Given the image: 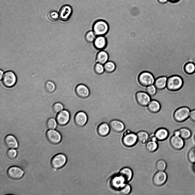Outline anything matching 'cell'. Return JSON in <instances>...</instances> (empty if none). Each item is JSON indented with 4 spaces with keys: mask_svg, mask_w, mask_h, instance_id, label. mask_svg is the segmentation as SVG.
I'll list each match as a JSON object with an SVG mask.
<instances>
[{
    "mask_svg": "<svg viewBox=\"0 0 195 195\" xmlns=\"http://www.w3.org/2000/svg\"><path fill=\"white\" fill-rule=\"evenodd\" d=\"M46 136L48 140L53 144L58 143L61 139V136L59 133L54 130H48L46 132Z\"/></svg>",
    "mask_w": 195,
    "mask_h": 195,
    "instance_id": "cell-13",
    "label": "cell"
},
{
    "mask_svg": "<svg viewBox=\"0 0 195 195\" xmlns=\"http://www.w3.org/2000/svg\"><path fill=\"white\" fill-rule=\"evenodd\" d=\"M136 98L138 104L143 107L147 106L151 100L150 95L144 92H137L136 95Z\"/></svg>",
    "mask_w": 195,
    "mask_h": 195,
    "instance_id": "cell-9",
    "label": "cell"
},
{
    "mask_svg": "<svg viewBox=\"0 0 195 195\" xmlns=\"http://www.w3.org/2000/svg\"><path fill=\"white\" fill-rule=\"evenodd\" d=\"M109 29L108 23L103 20L96 21L93 24L92 30L97 36H104L108 32Z\"/></svg>",
    "mask_w": 195,
    "mask_h": 195,
    "instance_id": "cell-2",
    "label": "cell"
},
{
    "mask_svg": "<svg viewBox=\"0 0 195 195\" xmlns=\"http://www.w3.org/2000/svg\"><path fill=\"white\" fill-rule=\"evenodd\" d=\"M189 117L192 121L195 122V110L190 111Z\"/></svg>",
    "mask_w": 195,
    "mask_h": 195,
    "instance_id": "cell-43",
    "label": "cell"
},
{
    "mask_svg": "<svg viewBox=\"0 0 195 195\" xmlns=\"http://www.w3.org/2000/svg\"><path fill=\"white\" fill-rule=\"evenodd\" d=\"M5 146L10 149H16L18 146V144L15 138L12 135L7 136L4 139Z\"/></svg>",
    "mask_w": 195,
    "mask_h": 195,
    "instance_id": "cell-16",
    "label": "cell"
},
{
    "mask_svg": "<svg viewBox=\"0 0 195 195\" xmlns=\"http://www.w3.org/2000/svg\"><path fill=\"white\" fill-rule=\"evenodd\" d=\"M180 0H168V1L172 3H175L178 2Z\"/></svg>",
    "mask_w": 195,
    "mask_h": 195,
    "instance_id": "cell-45",
    "label": "cell"
},
{
    "mask_svg": "<svg viewBox=\"0 0 195 195\" xmlns=\"http://www.w3.org/2000/svg\"><path fill=\"white\" fill-rule=\"evenodd\" d=\"M138 81L141 85L147 87L154 85L155 80L152 74L148 72L144 71L139 75Z\"/></svg>",
    "mask_w": 195,
    "mask_h": 195,
    "instance_id": "cell-5",
    "label": "cell"
},
{
    "mask_svg": "<svg viewBox=\"0 0 195 195\" xmlns=\"http://www.w3.org/2000/svg\"><path fill=\"white\" fill-rule=\"evenodd\" d=\"M158 2L161 4H164L166 3L168 0H157Z\"/></svg>",
    "mask_w": 195,
    "mask_h": 195,
    "instance_id": "cell-44",
    "label": "cell"
},
{
    "mask_svg": "<svg viewBox=\"0 0 195 195\" xmlns=\"http://www.w3.org/2000/svg\"><path fill=\"white\" fill-rule=\"evenodd\" d=\"M138 141L144 144L147 142L149 138V134L147 132L142 130L136 133Z\"/></svg>",
    "mask_w": 195,
    "mask_h": 195,
    "instance_id": "cell-28",
    "label": "cell"
},
{
    "mask_svg": "<svg viewBox=\"0 0 195 195\" xmlns=\"http://www.w3.org/2000/svg\"><path fill=\"white\" fill-rule=\"evenodd\" d=\"M194 141L195 142V135H194Z\"/></svg>",
    "mask_w": 195,
    "mask_h": 195,
    "instance_id": "cell-50",
    "label": "cell"
},
{
    "mask_svg": "<svg viewBox=\"0 0 195 195\" xmlns=\"http://www.w3.org/2000/svg\"><path fill=\"white\" fill-rule=\"evenodd\" d=\"M173 134L179 135L184 140L189 138L191 136L192 134L191 131L188 129L182 128L175 130Z\"/></svg>",
    "mask_w": 195,
    "mask_h": 195,
    "instance_id": "cell-22",
    "label": "cell"
},
{
    "mask_svg": "<svg viewBox=\"0 0 195 195\" xmlns=\"http://www.w3.org/2000/svg\"><path fill=\"white\" fill-rule=\"evenodd\" d=\"M194 166H193V167H194V170H195V163H194Z\"/></svg>",
    "mask_w": 195,
    "mask_h": 195,
    "instance_id": "cell-49",
    "label": "cell"
},
{
    "mask_svg": "<svg viewBox=\"0 0 195 195\" xmlns=\"http://www.w3.org/2000/svg\"><path fill=\"white\" fill-rule=\"evenodd\" d=\"M167 79L165 76L160 77L155 80L154 85L157 89H163L166 87Z\"/></svg>",
    "mask_w": 195,
    "mask_h": 195,
    "instance_id": "cell-24",
    "label": "cell"
},
{
    "mask_svg": "<svg viewBox=\"0 0 195 195\" xmlns=\"http://www.w3.org/2000/svg\"><path fill=\"white\" fill-rule=\"evenodd\" d=\"M110 130L109 125L106 123L104 122L99 126L98 128V132L100 136L104 137L108 136Z\"/></svg>",
    "mask_w": 195,
    "mask_h": 195,
    "instance_id": "cell-21",
    "label": "cell"
},
{
    "mask_svg": "<svg viewBox=\"0 0 195 195\" xmlns=\"http://www.w3.org/2000/svg\"><path fill=\"white\" fill-rule=\"evenodd\" d=\"M147 107L150 112L156 113L160 110L161 106L160 104L157 101L151 100L147 105Z\"/></svg>",
    "mask_w": 195,
    "mask_h": 195,
    "instance_id": "cell-26",
    "label": "cell"
},
{
    "mask_svg": "<svg viewBox=\"0 0 195 195\" xmlns=\"http://www.w3.org/2000/svg\"><path fill=\"white\" fill-rule=\"evenodd\" d=\"M156 140L163 141L166 140L169 136L168 130L164 128H160L157 129L154 134Z\"/></svg>",
    "mask_w": 195,
    "mask_h": 195,
    "instance_id": "cell-18",
    "label": "cell"
},
{
    "mask_svg": "<svg viewBox=\"0 0 195 195\" xmlns=\"http://www.w3.org/2000/svg\"><path fill=\"white\" fill-rule=\"evenodd\" d=\"M158 145L156 140H150L147 142L145 145L146 150L150 152H153L157 149Z\"/></svg>",
    "mask_w": 195,
    "mask_h": 195,
    "instance_id": "cell-29",
    "label": "cell"
},
{
    "mask_svg": "<svg viewBox=\"0 0 195 195\" xmlns=\"http://www.w3.org/2000/svg\"><path fill=\"white\" fill-rule=\"evenodd\" d=\"M76 92L77 95L82 97H86L89 95V90L85 85L80 84L77 85L76 88Z\"/></svg>",
    "mask_w": 195,
    "mask_h": 195,
    "instance_id": "cell-19",
    "label": "cell"
},
{
    "mask_svg": "<svg viewBox=\"0 0 195 195\" xmlns=\"http://www.w3.org/2000/svg\"><path fill=\"white\" fill-rule=\"evenodd\" d=\"M70 114L69 111L63 110L60 111L56 117V120L58 124L63 126L66 124L69 121Z\"/></svg>",
    "mask_w": 195,
    "mask_h": 195,
    "instance_id": "cell-12",
    "label": "cell"
},
{
    "mask_svg": "<svg viewBox=\"0 0 195 195\" xmlns=\"http://www.w3.org/2000/svg\"><path fill=\"white\" fill-rule=\"evenodd\" d=\"M0 80H1L2 78L3 77V72L1 71H0Z\"/></svg>",
    "mask_w": 195,
    "mask_h": 195,
    "instance_id": "cell-46",
    "label": "cell"
},
{
    "mask_svg": "<svg viewBox=\"0 0 195 195\" xmlns=\"http://www.w3.org/2000/svg\"><path fill=\"white\" fill-rule=\"evenodd\" d=\"M113 79L114 80V81H115V83L116 82H115V80H114V79ZM116 83H115V84H116V87H117V89L118 91V89H117V85H116ZM118 95H119V94H118ZM119 98H120L119 97ZM119 100H120V98H119ZM120 106H121V104H120ZM120 118H121V116H120Z\"/></svg>",
    "mask_w": 195,
    "mask_h": 195,
    "instance_id": "cell-48",
    "label": "cell"
},
{
    "mask_svg": "<svg viewBox=\"0 0 195 195\" xmlns=\"http://www.w3.org/2000/svg\"><path fill=\"white\" fill-rule=\"evenodd\" d=\"M183 85L182 78L178 75H173L168 78L166 87L171 91H177L181 89Z\"/></svg>",
    "mask_w": 195,
    "mask_h": 195,
    "instance_id": "cell-1",
    "label": "cell"
},
{
    "mask_svg": "<svg viewBox=\"0 0 195 195\" xmlns=\"http://www.w3.org/2000/svg\"><path fill=\"white\" fill-rule=\"evenodd\" d=\"M185 72L188 74H192L195 72V65L192 63H188L184 67Z\"/></svg>",
    "mask_w": 195,
    "mask_h": 195,
    "instance_id": "cell-31",
    "label": "cell"
},
{
    "mask_svg": "<svg viewBox=\"0 0 195 195\" xmlns=\"http://www.w3.org/2000/svg\"><path fill=\"white\" fill-rule=\"evenodd\" d=\"M6 155L8 159L9 160H12L16 157L17 155V152L15 150L10 149L7 151Z\"/></svg>",
    "mask_w": 195,
    "mask_h": 195,
    "instance_id": "cell-42",
    "label": "cell"
},
{
    "mask_svg": "<svg viewBox=\"0 0 195 195\" xmlns=\"http://www.w3.org/2000/svg\"><path fill=\"white\" fill-rule=\"evenodd\" d=\"M67 162L66 156L63 154H59L55 156L51 161L52 168L57 169L63 167Z\"/></svg>",
    "mask_w": 195,
    "mask_h": 195,
    "instance_id": "cell-6",
    "label": "cell"
},
{
    "mask_svg": "<svg viewBox=\"0 0 195 195\" xmlns=\"http://www.w3.org/2000/svg\"><path fill=\"white\" fill-rule=\"evenodd\" d=\"M166 164L163 160H160L156 162L155 166L156 169L158 171H164L166 168Z\"/></svg>",
    "mask_w": 195,
    "mask_h": 195,
    "instance_id": "cell-32",
    "label": "cell"
},
{
    "mask_svg": "<svg viewBox=\"0 0 195 195\" xmlns=\"http://www.w3.org/2000/svg\"><path fill=\"white\" fill-rule=\"evenodd\" d=\"M47 16L49 19L52 21H56L59 17V13L53 10L49 11L48 13Z\"/></svg>",
    "mask_w": 195,
    "mask_h": 195,
    "instance_id": "cell-39",
    "label": "cell"
},
{
    "mask_svg": "<svg viewBox=\"0 0 195 195\" xmlns=\"http://www.w3.org/2000/svg\"><path fill=\"white\" fill-rule=\"evenodd\" d=\"M63 109V105L59 102L55 103L53 106V110L55 113H58Z\"/></svg>",
    "mask_w": 195,
    "mask_h": 195,
    "instance_id": "cell-41",
    "label": "cell"
},
{
    "mask_svg": "<svg viewBox=\"0 0 195 195\" xmlns=\"http://www.w3.org/2000/svg\"><path fill=\"white\" fill-rule=\"evenodd\" d=\"M24 173L23 170L19 167L13 166L7 170V174L8 176L10 178L17 180L21 178Z\"/></svg>",
    "mask_w": 195,
    "mask_h": 195,
    "instance_id": "cell-14",
    "label": "cell"
},
{
    "mask_svg": "<svg viewBox=\"0 0 195 195\" xmlns=\"http://www.w3.org/2000/svg\"><path fill=\"white\" fill-rule=\"evenodd\" d=\"M93 42L95 48L100 50L104 49L107 44L106 39L104 36H97Z\"/></svg>",
    "mask_w": 195,
    "mask_h": 195,
    "instance_id": "cell-15",
    "label": "cell"
},
{
    "mask_svg": "<svg viewBox=\"0 0 195 195\" xmlns=\"http://www.w3.org/2000/svg\"><path fill=\"white\" fill-rule=\"evenodd\" d=\"M47 128L49 129H54L56 127L57 124L56 120L53 118L48 119L46 122Z\"/></svg>",
    "mask_w": 195,
    "mask_h": 195,
    "instance_id": "cell-38",
    "label": "cell"
},
{
    "mask_svg": "<svg viewBox=\"0 0 195 195\" xmlns=\"http://www.w3.org/2000/svg\"><path fill=\"white\" fill-rule=\"evenodd\" d=\"M78 75L80 77H81V82H82V80H81V76H80L79 75V74H78V75ZM63 79H62V80L61 81H60V83H59V86H58V89H59V85H60V83H61V81H62Z\"/></svg>",
    "mask_w": 195,
    "mask_h": 195,
    "instance_id": "cell-47",
    "label": "cell"
},
{
    "mask_svg": "<svg viewBox=\"0 0 195 195\" xmlns=\"http://www.w3.org/2000/svg\"><path fill=\"white\" fill-rule=\"evenodd\" d=\"M113 179L114 186L119 189L126 182L124 177L119 174L118 175L115 176Z\"/></svg>",
    "mask_w": 195,
    "mask_h": 195,
    "instance_id": "cell-27",
    "label": "cell"
},
{
    "mask_svg": "<svg viewBox=\"0 0 195 195\" xmlns=\"http://www.w3.org/2000/svg\"><path fill=\"white\" fill-rule=\"evenodd\" d=\"M72 13V9L70 6L67 5H63L59 10V17L62 21H67L71 17Z\"/></svg>",
    "mask_w": 195,
    "mask_h": 195,
    "instance_id": "cell-10",
    "label": "cell"
},
{
    "mask_svg": "<svg viewBox=\"0 0 195 195\" xmlns=\"http://www.w3.org/2000/svg\"><path fill=\"white\" fill-rule=\"evenodd\" d=\"M120 192L124 195H127L131 192V188L130 186L128 184L125 183L119 189Z\"/></svg>",
    "mask_w": 195,
    "mask_h": 195,
    "instance_id": "cell-34",
    "label": "cell"
},
{
    "mask_svg": "<svg viewBox=\"0 0 195 195\" xmlns=\"http://www.w3.org/2000/svg\"><path fill=\"white\" fill-rule=\"evenodd\" d=\"M88 119L87 114L84 112L80 111L77 112L75 116V120L76 124L79 126H84Z\"/></svg>",
    "mask_w": 195,
    "mask_h": 195,
    "instance_id": "cell-17",
    "label": "cell"
},
{
    "mask_svg": "<svg viewBox=\"0 0 195 195\" xmlns=\"http://www.w3.org/2000/svg\"><path fill=\"white\" fill-rule=\"evenodd\" d=\"M45 88L46 90L48 92L51 93L55 90V84L52 82L48 81L45 84Z\"/></svg>",
    "mask_w": 195,
    "mask_h": 195,
    "instance_id": "cell-40",
    "label": "cell"
},
{
    "mask_svg": "<svg viewBox=\"0 0 195 195\" xmlns=\"http://www.w3.org/2000/svg\"><path fill=\"white\" fill-rule=\"evenodd\" d=\"M170 143L174 149L180 150L182 149L184 146V140L179 135L173 134L170 139Z\"/></svg>",
    "mask_w": 195,
    "mask_h": 195,
    "instance_id": "cell-7",
    "label": "cell"
},
{
    "mask_svg": "<svg viewBox=\"0 0 195 195\" xmlns=\"http://www.w3.org/2000/svg\"><path fill=\"white\" fill-rule=\"evenodd\" d=\"M167 178L166 174L164 171H158L154 175L152 178L153 184L156 186H161L166 182Z\"/></svg>",
    "mask_w": 195,
    "mask_h": 195,
    "instance_id": "cell-11",
    "label": "cell"
},
{
    "mask_svg": "<svg viewBox=\"0 0 195 195\" xmlns=\"http://www.w3.org/2000/svg\"><path fill=\"white\" fill-rule=\"evenodd\" d=\"M119 174L124 177L127 182H129L131 180L133 175L132 170L128 167L122 168L120 171Z\"/></svg>",
    "mask_w": 195,
    "mask_h": 195,
    "instance_id": "cell-25",
    "label": "cell"
},
{
    "mask_svg": "<svg viewBox=\"0 0 195 195\" xmlns=\"http://www.w3.org/2000/svg\"><path fill=\"white\" fill-rule=\"evenodd\" d=\"M16 82V77L12 72H7L3 75L2 78V82L5 87H11L15 85Z\"/></svg>",
    "mask_w": 195,
    "mask_h": 195,
    "instance_id": "cell-8",
    "label": "cell"
},
{
    "mask_svg": "<svg viewBox=\"0 0 195 195\" xmlns=\"http://www.w3.org/2000/svg\"><path fill=\"white\" fill-rule=\"evenodd\" d=\"M122 141L123 144L126 147L134 146L138 141L136 133L128 130H124Z\"/></svg>",
    "mask_w": 195,
    "mask_h": 195,
    "instance_id": "cell-4",
    "label": "cell"
},
{
    "mask_svg": "<svg viewBox=\"0 0 195 195\" xmlns=\"http://www.w3.org/2000/svg\"><path fill=\"white\" fill-rule=\"evenodd\" d=\"M109 126L115 131L120 132H123L125 129V126L121 121L114 120H112L110 122Z\"/></svg>",
    "mask_w": 195,
    "mask_h": 195,
    "instance_id": "cell-20",
    "label": "cell"
},
{
    "mask_svg": "<svg viewBox=\"0 0 195 195\" xmlns=\"http://www.w3.org/2000/svg\"><path fill=\"white\" fill-rule=\"evenodd\" d=\"M108 55L107 53L103 50H101L98 52L96 56L97 63L104 65L108 61Z\"/></svg>",
    "mask_w": 195,
    "mask_h": 195,
    "instance_id": "cell-23",
    "label": "cell"
},
{
    "mask_svg": "<svg viewBox=\"0 0 195 195\" xmlns=\"http://www.w3.org/2000/svg\"><path fill=\"white\" fill-rule=\"evenodd\" d=\"M188 159L191 163H195V148H191L188 151L187 155Z\"/></svg>",
    "mask_w": 195,
    "mask_h": 195,
    "instance_id": "cell-35",
    "label": "cell"
},
{
    "mask_svg": "<svg viewBox=\"0 0 195 195\" xmlns=\"http://www.w3.org/2000/svg\"><path fill=\"white\" fill-rule=\"evenodd\" d=\"M94 70L95 72L98 74H101L104 72L103 65L97 63L95 65Z\"/></svg>",
    "mask_w": 195,
    "mask_h": 195,
    "instance_id": "cell-36",
    "label": "cell"
},
{
    "mask_svg": "<svg viewBox=\"0 0 195 195\" xmlns=\"http://www.w3.org/2000/svg\"><path fill=\"white\" fill-rule=\"evenodd\" d=\"M190 110L189 108L185 106L180 107L174 111L173 117L175 120L177 122L181 123L186 120L189 117Z\"/></svg>",
    "mask_w": 195,
    "mask_h": 195,
    "instance_id": "cell-3",
    "label": "cell"
},
{
    "mask_svg": "<svg viewBox=\"0 0 195 195\" xmlns=\"http://www.w3.org/2000/svg\"><path fill=\"white\" fill-rule=\"evenodd\" d=\"M97 36L93 31H90L86 34L85 38L86 41L91 43L94 42Z\"/></svg>",
    "mask_w": 195,
    "mask_h": 195,
    "instance_id": "cell-33",
    "label": "cell"
},
{
    "mask_svg": "<svg viewBox=\"0 0 195 195\" xmlns=\"http://www.w3.org/2000/svg\"><path fill=\"white\" fill-rule=\"evenodd\" d=\"M103 65L105 71L108 73H112L116 69V64L112 61H108Z\"/></svg>",
    "mask_w": 195,
    "mask_h": 195,
    "instance_id": "cell-30",
    "label": "cell"
},
{
    "mask_svg": "<svg viewBox=\"0 0 195 195\" xmlns=\"http://www.w3.org/2000/svg\"><path fill=\"white\" fill-rule=\"evenodd\" d=\"M157 89L154 85L148 86L146 87V93L151 97L154 95L156 93Z\"/></svg>",
    "mask_w": 195,
    "mask_h": 195,
    "instance_id": "cell-37",
    "label": "cell"
}]
</instances>
